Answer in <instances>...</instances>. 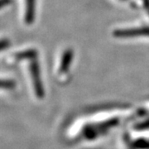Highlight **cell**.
<instances>
[{
    "mask_svg": "<svg viewBox=\"0 0 149 149\" xmlns=\"http://www.w3.org/2000/svg\"><path fill=\"white\" fill-rule=\"evenodd\" d=\"M30 72L32 76V84L34 86L35 93L38 98L42 99L44 96V88H43L42 81L41 78V71L40 67L37 61H33L30 65Z\"/></svg>",
    "mask_w": 149,
    "mask_h": 149,
    "instance_id": "1",
    "label": "cell"
},
{
    "mask_svg": "<svg viewBox=\"0 0 149 149\" xmlns=\"http://www.w3.org/2000/svg\"><path fill=\"white\" fill-rule=\"evenodd\" d=\"M113 35L116 37H120V38L136 37L139 36H149V27L117 30L113 32Z\"/></svg>",
    "mask_w": 149,
    "mask_h": 149,
    "instance_id": "2",
    "label": "cell"
},
{
    "mask_svg": "<svg viewBox=\"0 0 149 149\" xmlns=\"http://www.w3.org/2000/svg\"><path fill=\"white\" fill-rule=\"evenodd\" d=\"M36 12V0H26V12H25V22L32 24L35 19Z\"/></svg>",
    "mask_w": 149,
    "mask_h": 149,
    "instance_id": "3",
    "label": "cell"
},
{
    "mask_svg": "<svg viewBox=\"0 0 149 149\" xmlns=\"http://www.w3.org/2000/svg\"><path fill=\"white\" fill-rule=\"evenodd\" d=\"M74 52L71 49H67L62 56V58L61 61V65H60V72L61 73H65L69 69L71 61L73 59Z\"/></svg>",
    "mask_w": 149,
    "mask_h": 149,
    "instance_id": "4",
    "label": "cell"
},
{
    "mask_svg": "<svg viewBox=\"0 0 149 149\" xmlns=\"http://www.w3.org/2000/svg\"><path fill=\"white\" fill-rule=\"evenodd\" d=\"M37 51L35 50H26V51H23L22 52L17 54L16 57L19 60H22V59H33L37 56Z\"/></svg>",
    "mask_w": 149,
    "mask_h": 149,
    "instance_id": "5",
    "label": "cell"
},
{
    "mask_svg": "<svg viewBox=\"0 0 149 149\" xmlns=\"http://www.w3.org/2000/svg\"><path fill=\"white\" fill-rule=\"evenodd\" d=\"M15 86L14 81L9 80H0V88L3 89H12Z\"/></svg>",
    "mask_w": 149,
    "mask_h": 149,
    "instance_id": "6",
    "label": "cell"
},
{
    "mask_svg": "<svg viewBox=\"0 0 149 149\" xmlns=\"http://www.w3.org/2000/svg\"><path fill=\"white\" fill-rule=\"evenodd\" d=\"M9 46V41L7 39H3V40H0V52L3 51V49L8 47Z\"/></svg>",
    "mask_w": 149,
    "mask_h": 149,
    "instance_id": "7",
    "label": "cell"
},
{
    "mask_svg": "<svg viewBox=\"0 0 149 149\" xmlns=\"http://www.w3.org/2000/svg\"><path fill=\"white\" fill-rule=\"evenodd\" d=\"M11 3H12V0H0V8L9 5L11 4Z\"/></svg>",
    "mask_w": 149,
    "mask_h": 149,
    "instance_id": "8",
    "label": "cell"
},
{
    "mask_svg": "<svg viewBox=\"0 0 149 149\" xmlns=\"http://www.w3.org/2000/svg\"><path fill=\"white\" fill-rule=\"evenodd\" d=\"M143 6L149 14V0H143Z\"/></svg>",
    "mask_w": 149,
    "mask_h": 149,
    "instance_id": "9",
    "label": "cell"
},
{
    "mask_svg": "<svg viewBox=\"0 0 149 149\" xmlns=\"http://www.w3.org/2000/svg\"><path fill=\"white\" fill-rule=\"evenodd\" d=\"M122 1H126V0H122Z\"/></svg>",
    "mask_w": 149,
    "mask_h": 149,
    "instance_id": "10",
    "label": "cell"
}]
</instances>
